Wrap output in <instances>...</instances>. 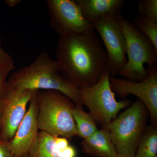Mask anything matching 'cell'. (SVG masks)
Returning a JSON list of instances; mask_svg holds the SVG:
<instances>
[{"label": "cell", "mask_w": 157, "mask_h": 157, "mask_svg": "<svg viewBox=\"0 0 157 157\" xmlns=\"http://www.w3.org/2000/svg\"><path fill=\"white\" fill-rule=\"evenodd\" d=\"M86 19L91 23L120 13L124 0H75Z\"/></svg>", "instance_id": "7c38bea8"}, {"label": "cell", "mask_w": 157, "mask_h": 157, "mask_svg": "<svg viewBox=\"0 0 157 157\" xmlns=\"http://www.w3.org/2000/svg\"><path fill=\"white\" fill-rule=\"evenodd\" d=\"M38 91L26 90L14 94H5L0 140L12 139L26 113L28 104Z\"/></svg>", "instance_id": "30bf717a"}, {"label": "cell", "mask_w": 157, "mask_h": 157, "mask_svg": "<svg viewBox=\"0 0 157 157\" xmlns=\"http://www.w3.org/2000/svg\"><path fill=\"white\" fill-rule=\"evenodd\" d=\"M38 128L54 137L78 136L72 112L75 104L62 93L53 90L37 93Z\"/></svg>", "instance_id": "3957f363"}, {"label": "cell", "mask_w": 157, "mask_h": 157, "mask_svg": "<svg viewBox=\"0 0 157 157\" xmlns=\"http://www.w3.org/2000/svg\"><path fill=\"white\" fill-rule=\"evenodd\" d=\"M63 157H76V151L72 145H69L66 148L61 151Z\"/></svg>", "instance_id": "603a6c76"}, {"label": "cell", "mask_w": 157, "mask_h": 157, "mask_svg": "<svg viewBox=\"0 0 157 157\" xmlns=\"http://www.w3.org/2000/svg\"><path fill=\"white\" fill-rule=\"evenodd\" d=\"M110 86L113 92L121 98L129 94L138 98L148 110L151 121L155 125L157 122V67L150 68L147 77L137 82L124 78L109 77Z\"/></svg>", "instance_id": "9c48e42d"}, {"label": "cell", "mask_w": 157, "mask_h": 157, "mask_svg": "<svg viewBox=\"0 0 157 157\" xmlns=\"http://www.w3.org/2000/svg\"><path fill=\"white\" fill-rule=\"evenodd\" d=\"M118 19L125 39L126 64L118 75L124 79L137 82L145 78L147 75L144 65L149 68L156 66L157 50L151 41L140 33L120 13Z\"/></svg>", "instance_id": "277c9868"}, {"label": "cell", "mask_w": 157, "mask_h": 157, "mask_svg": "<svg viewBox=\"0 0 157 157\" xmlns=\"http://www.w3.org/2000/svg\"><path fill=\"white\" fill-rule=\"evenodd\" d=\"M0 157H15L7 146V142L0 140Z\"/></svg>", "instance_id": "44dd1931"}, {"label": "cell", "mask_w": 157, "mask_h": 157, "mask_svg": "<svg viewBox=\"0 0 157 157\" xmlns=\"http://www.w3.org/2000/svg\"><path fill=\"white\" fill-rule=\"evenodd\" d=\"M52 28L59 36L94 29L74 0L46 1Z\"/></svg>", "instance_id": "ba28073f"}, {"label": "cell", "mask_w": 157, "mask_h": 157, "mask_svg": "<svg viewBox=\"0 0 157 157\" xmlns=\"http://www.w3.org/2000/svg\"><path fill=\"white\" fill-rule=\"evenodd\" d=\"M41 90L57 91L70 98L76 106H83L80 89L61 74L56 60L45 51L39 54L31 64L22 67L9 76L5 94Z\"/></svg>", "instance_id": "7a4b0ae2"}, {"label": "cell", "mask_w": 157, "mask_h": 157, "mask_svg": "<svg viewBox=\"0 0 157 157\" xmlns=\"http://www.w3.org/2000/svg\"><path fill=\"white\" fill-rule=\"evenodd\" d=\"M2 39L0 38V62L13 63L12 58L3 49L2 45Z\"/></svg>", "instance_id": "7402d4cb"}, {"label": "cell", "mask_w": 157, "mask_h": 157, "mask_svg": "<svg viewBox=\"0 0 157 157\" xmlns=\"http://www.w3.org/2000/svg\"><path fill=\"white\" fill-rule=\"evenodd\" d=\"M26 157H63L57 148L55 137L40 131Z\"/></svg>", "instance_id": "5bb4252c"}, {"label": "cell", "mask_w": 157, "mask_h": 157, "mask_svg": "<svg viewBox=\"0 0 157 157\" xmlns=\"http://www.w3.org/2000/svg\"><path fill=\"white\" fill-rule=\"evenodd\" d=\"M78 136L86 139L98 131L95 121L90 113L82 109V107L75 105L72 112Z\"/></svg>", "instance_id": "9a60e30c"}, {"label": "cell", "mask_w": 157, "mask_h": 157, "mask_svg": "<svg viewBox=\"0 0 157 157\" xmlns=\"http://www.w3.org/2000/svg\"><path fill=\"white\" fill-rule=\"evenodd\" d=\"M109 157H135V156H130L125 155H121L117 153V154L114 155L112 156Z\"/></svg>", "instance_id": "484cf974"}, {"label": "cell", "mask_w": 157, "mask_h": 157, "mask_svg": "<svg viewBox=\"0 0 157 157\" xmlns=\"http://www.w3.org/2000/svg\"><path fill=\"white\" fill-rule=\"evenodd\" d=\"M118 14L92 22L100 36L107 57V71L111 76L119 74L126 64V44Z\"/></svg>", "instance_id": "52a82bcc"}, {"label": "cell", "mask_w": 157, "mask_h": 157, "mask_svg": "<svg viewBox=\"0 0 157 157\" xmlns=\"http://www.w3.org/2000/svg\"><path fill=\"white\" fill-rule=\"evenodd\" d=\"M14 69L13 63L0 62V99H2L5 94L6 82L9 73Z\"/></svg>", "instance_id": "d6986e66"}, {"label": "cell", "mask_w": 157, "mask_h": 157, "mask_svg": "<svg viewBox=\"0 0 157 157\" xmlns=\"http://www.w3.org/2000/svg\"><path fill=\"white\" fill-rule=\"evenodd\" d=\"M135 28L151 41L157 50V23L144 17L137 15L133 24Z\"/></svg>", "instance_id": "e0dca14e"}, {"label": "cell", "mask_w": 157, "mask_h": 157, "mask_svg": "<svg viewBox=\"0 0 157 157\" xmlns=\"http://www.w3.org/2000/svg\"><path fill=\"white\" fill-rule=\"evenodd\" d=\"M4 102L3 98L0 99V132L2 125V117L3 110H4Z\"/></svg>", "instance_id": "d4e9b609"}, {"label": "cell", "mask_w": 157, "mask_h": 157, "mask_svg": "<svg viewBox=\"0 0 157 157\" xmlns=\"http://www.w3.org/2000/svg\"><path fill=\"white\" fill-rule=\"evenodd\" d=\"M37 93L30 101L29 109L14 137L7 142L8 148L15 157H26L39 133Z\"/></svg>", "instance_id": "8fae6325"}, {"label": "cell", "mask_w": 157, "mask_h": 157, "mask_svg": "<svg viewBox=\"0 0 157 157\" xmlns=\"http://www.w3.org/2000/svg\"><path fill=\"white\" fill-rule=\"evenodd\" d=\"M6 4L9 7H13L17 6L21 2L19 0H6Z\"/></svg>", "instance_id": "cb8c5ba5"}, {"label": "cell", "mask_w": 157, "mask_h": 157, "mask_svg": "<svg viewBox=\"0 0 157 157\" xmlns=\"http://www.w3.org/2000/svg\"><path fill=\"white\" fill-rule=\"evenodd\" d=\"M82 146L85 152L94 157H109L117 154L109 133L104 128L83 139Z\"/></svg>", "instance_id": "4fadbf2b"}, {"label": "cell", "mask_w": 157, "mask_h": 157, "mask_svg": "<svg viewBox=\"0 0 157 157\" xmlns=\"http://www.w3.org/2000/svg\"><path fill=\"white\" fill-rule=\"evenodd\" d=\"M110 76L107 71L98 82L80 89L82 105L89 109L90 114L95 121L104 126L114 120L120 111L130 104L128 100L117 101L110 86Z\"/></svg>", "instance_id": "8992f818"}, {"label": "cell", "mask_w": 157, "mask_h": 157, "mask_svg": "<svg viewBox=\"0 0 157 157\" xmlns=\"http://www.w3.org/2000/svg\"><path fill=\"white\" fill-rule=\"evenodd\" d=\"M145 107L139 99L104 126L109 133L117 153L135 157L146 121Z\"/></svg>", "instance_id": "5b68a950"}, {"label": "cell", "mask_w": 157, "mask_h": 157, "mask_svg": "<svg viewBox=\"0 0 157 157\" xmlns=\"http://www.w3.org/2000/svg\"><path fill=\"white\" fill-rule=\"evenodd\" d=\"M135 157H157V131L150 127L142 134Z\"/></svg>", "instance_id": "2e32d148"}, {"label": "cell", "mask_w": 157, "mask_h": 157, "mask_svg": "<svg viewBox=\"0 0 157 157\" xmlns=\"http://www.w3.org/2000/svg\"><path fill=\"white\" fill-rule=\"evenodd\" d=\"M138 10L140 15L157 23V0L138 1Z\"/></svg>", "instance_id": "ac0fdd59"}, {"label": "cell", "mask_w": 157, "mask_h": 157, "mask_svg": "<svg viewBox=\"0 0 157 157\" xmlns=\"http://www.w3.org/2000/svg\"><path fill=\"white\" fill-rule=\"evenodd\" d=\"M94 29L59 36L57 44L60 73L80 89L98 82L107 71V53Z\"/></svg>", "instance_id": "6da1fadb"}, {"label": "cell", "mask_w": 157, "mask_h": 157, "mask_svg": "<svg viewBox=\"0 0 157 157\" xmlns=\"http://www.w3.org/2000/svg\"><path fill=\"white\" fill-rule=\"evenodd\" d=\"M55 143L57 148L60 151L63 150L70 145L67 138L62 137H55Z\"/></svg>", "instance_id": "ffe728a7"}]
</instances>
